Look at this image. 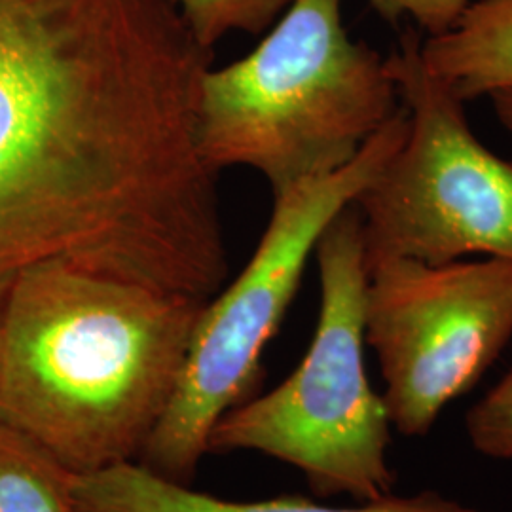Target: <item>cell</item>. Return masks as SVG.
<instances>
[{
  "label": "cell",
  "mask_w": 512,
  "mask_h": 512,
  "mask_svg": "<svg viewBox=\"0 0 512 512\" xmlns=\"http://www.w3.org/2000/svg\"><path fill=\"white\" fill-rule=\"evenodd\" d=\"M406 128L401 109L346 167L274 196L255 255L205 304L175 395L137 463L181 484L192 480L209 454L213 427L258 384L262 353L291 308L323 232L384 169L403 145Z\"/></svg>",
  "instance_id": "5"
},
{
  "label": "cell",
  "mask_w": 512,
  "mask_h": 512,
  "mask_svg": "<svg viewBox=\"0 0 512 512\" xmlns=\"http://www.w3.org/2000/svg\"><path fill=\"white\" fill-rule=\"evenodd\" d=\"M370 6L387 21L399 23L401 19H412L418 23L427 37H439L450 31L471 0H368Z\"/></svg>",
  "instance_id": "13"
},
{
  "label": "cell",
  "mask_w": 512,
  "mask_h": 512,
  "mask_svg": "<svg viewBox=\"0 0 512 512\" xmlns=\"http://www.w3.org/2000/svg\"><path fill=\"white\" fill-rule=\"evenodd\" d=\"M365 340L391 427L425 437L512 338V262L365 256Z\"/></svg>",
  "instance_id": "7"
},
{
  "label": "cell",
  "mask_w": 512,
  "mask_h": 512,
  "mask_svg": "<svg viewBox=\"0 0 512 512\" xmlns=\"http://www.w3.org/2000/svg\"><path fill=\"white\" fill-rule=\"evenodd\" d=\"M412 31L387 57L408 128L355 200L365 256L429 264L484 255L512 262V162L478 141L465 103L421 65Z\"/></svg>",
  "instance_id": "6"
},
{
  "label": "cell",
  "mask_w": 512,
  "mask_h": 512,
  "mask_svg": "<svg viewBox=\"0 0 512 512\" xmlns=\"http://www.w3.org/2000/svg\"><path fill=\"white\" fill-rule=\"evenodd\" d=\"M211 52L171 0H0V300L44 262L160 287L202 262Z\"/></svg>",
  "instance_id": "1"
},
{
  "label": "cell",
  "mask_w": 512,
  "mask_h": 512,
  "mask_svg": "<svg viewBox=\"0 0 512 512\" xmlns=\"http://www.w3.org/2000/svg\"><path fill=\"white\" fill-rule=\"evenodd\" d=\"M344 0H294L251 54L202 76L196 145L215 175L260 173L277 196L334 173L401 112L387 57L349 37Z\"/></svg>",
  "instance_id": "3"
},
{
  "label": "cell",
  "mask_w": 512,
  "mask_h": 512,
  "mask_svg": "<svg viewBox=\"0 0 512 512\" xmlns=\"http://www.w3.org/2000/svg\"><path fill=\"white\" fill-rule=\"evenodd\" d=\"M495 116L501 126L512 133V92H497L490 95Z\"/></svg>",
  "instance_id": "14"
},
{
  "label": "cell",
  "mask_w": 512,
  "mask_h": 512,
  "mask_svg": "<svg viewBox=\"0 0 512 512\" xmlns=\"http://www.w3.org/2000/svg\"><path fill=\"white\" fill-rule=\"evenodd\" d=\"M73 501L74 512H488L439 492L389 494L355 507L323 505L302 495L228 501L156 475L137 461L74 476Z\"/></svg>",
  "instance_id": "8"
},
{
  "label": "cell",
  "mask_w": 512,
  "mask_h": 512,
  "mask_svg": "<svg viewBox=\"0 0 512 512\" xmlns=\"http://www.w3.org/2000/svg\"><path fill=\"white\" fill-rule=\"evenodd\" d=\"M321 310L310 348L272 391L213 427L207 452H256L306 476L319 497L365 503L393 494L391 421L366 374L363 222L351 203L315 247Z\"/></svg>",
  "instance_id": "4"
},
{
  "label": "cell",
  "mask_w": 512,
  "mask_h": 512,
  "mask_svg": "<svg viewBox=\"0 0 512 512\" xmlns=\"http://www.w3.org/2000/svg\"><path fill=\"white\" fill-rule=\"evenodd\" d=\"M209 300L63 262L0 300V420L76 475L139 461Z\"/></svg>",
  "instance_id": "2"
},
{
  "label": "cell",
  "mask_w": 512,
  "mask_h": 512,
  "mask_svg": "<svg viewBox=\"0 0 512 512\" xmlns=\"http://www.w3.org/2000/svg\"><path fill=\"white\" fill-rule=\"evenodd\" d=\"M465 429L478 454L512 459V368L467 412Z\"/></svg>",
  "instance_id": "12"
},
{
  "label": "cell",
  "mask_w": 512,
  "mask_h": 512,
  "mask_svg": "<svg viewBox=\"0 0 512 512\" xmlns=\"http://www.w3.org/2000/svg\"><path fill=\"white\" fill-rule=\"evenodd\" d=\"M184 25L203 48L232 31L260 35L281 18L294 0H171Z\"/></svg>",
  "instance_id": "11"
},
{
  "label": "cell",
  "mask_w": 512,
  "mask_h": 512,
  "mask_svg": "<svg viewBox=\"0 0 512 512\" xmlns=\"http://www.w3.org/2000/svg\"><path fill=\"white\" fill-rule=\"evenodd\" d=\"M74 476L40 442L0 420V512H74Z\"/></svg>",
  "instance_id": "10"
},
{
  "label": "cell",
  "mask_w": 512,
  "mask_h": 512,
  "mask_svg": "<svg viewBox=\"0 0 512 512\" xmlns=\"http://www.w3.org/2000/svg\"><path fill=\"white\" fill-rule=\"evenodd\" d=\"M421 65L444 90L469 103L512 92V0H476L439 37L420 38Z\"/></svg>",
  "instance_id": "9"
}]
</instances>
